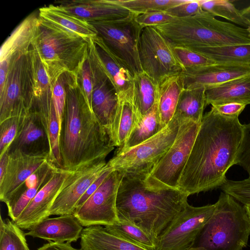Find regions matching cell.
Returning <instances> with one entry per match:
<instances>
[{
  "label": "cell",
  "mask_w": 250,
  "mask_h": 250,
  "mask_svg": "<svg viewBox=\"0 0 250 250\" xmlns=\"http://www.w3.org/2000/svg\"><path fill=\"white\" fill-rule=\"evenodd\" d=\"M242 136L238 117L222 115L211 107L203 115L178 189L189 196L220 188L235 165Z\"/></svg>",
  "instance_id": "cell-1"
},
{
  "label": "cell",
  "mask_w": 250,
  "mask_h": 250,
  "mask_svg": "<svg viewBox=\"0 0 250 250\" xmlns=\"http://www.w3.org/2000/svg\"><path fill=\"white\" fill-rule=\"evenodd\" d=\"M66 101L60 133L62 168L74 171L105 161L114 146L78 85L76 75L69 73Z\"/></svg>",
  "instance_id": "cell-2"
},
{
  "label": "cell",
  "mask_w": 250,
  "mask_h": 250,
  "mask_svg": "<svg viewBox=\"0 0 250 250\" xmlns=\"http://www.w3.org/2000/svg\"><path fill=\"white\" fill-rule=\"evenodd\" d=\"M145 176L123 175L117 191L119 220L131 223L156 242L175 217L185 208L188 196L178 189H151Z\"/></svg>",
  "instance_id": "cell-3"
},
{
  "label": "cell",
  "mask_w": 250,
  "mask_h": 250,
  "mask_svg": "<svg viewBox=\"0 0 250 250\" xmlns=\"http://www.w3.org/2000/svg\"><path fill=\"white\" fill-rule=\"evenodd\" d=\"M154 27L173 46L188 49L250 43L247 28L217 20L204 11Z\"/></svg>",
  "instance_id": "cell-4"
},
{
  "label": "cell",
  "mask_w": 250,
  "mask_h": 250,
  "mask_svg": "<svg viewBox=\"0 0 250 250\" xmlns=\"http://www.w3.org/2000/svg\"><path fill=\"white\" fill-rule=\"evenodd\" d=\"M39 18L32 45L40 56L53 86L62 74H77L87 55L88 40Z\"/></svg>",
  "instance_id": "cell-5"
},
{
  "label": "cell",
  "mask_w": 250,
  "mask_h": 250,
  "mask_svg": "<svg viewBox=\"0 0 250 250\" xmlns=\"http://www.w3.org/2000/svg\"><path fill=\"white\" fill-rule=\"evenodd\" d=\"M215 204L190 250H243L250 235V220L244 206L224 192Z\"/></svg>",
  "instance_id": "cell-6"
},
{
  "label": "cell",
  "mask_w": 250,
  "mask_h": 250,
  "mask_svg": "<svg viewBox=\"0 0 250 250\" xmlns=\"http://www.w3.org/2000/svg\"><path fill=\"white\" fill-rule=\"evenodd\" d=\"M180 123L173 117L157 134L130 149L116 151L107 164L122 175H141L146 177L173 144Z\"/></svg>",
  "instance_id": "cell-7"
},
{
  "label": "cell",
  "mask_w": 250,
  "mask_h": 250,
  "mask_svg": "<svg viewBox=\"0 0 250 250\" xmlns=\"http://www.w3.org/2000/svg\"><path fill=\"white\" fill-rule=\"evenodd\" d=\"M201 123H180L177 136L169 149L145 178L151 189H178L179 181L188 161Z\"/></svg>",
  "instance_id": "cell-8"
},
{
  "label": "cell",
  "mask_w": 250,
  "mask_h": 250,
  "mask_svg": "<svg viewBox=\"0 0 250 250\" xmlns=\"http://www.w3.org/2000/svg\"><path fill=\"white\" fill-rule=\"evenodd\" d=\"M29 50L16 54L10 61L4 85L0 89V123L12 117H25L32 109L34 97Z\"/></svg>",
  "instance_id": "cell-9"
},
{
  "label": "cell",
  "mask_w": 250,
  "mask_h": 250,
  "mask_svg": "<svg viewBox=\"0 0 250 250\" xmlns=\"http://www.w3.org/2000/svg\"><path fill=\"white\" fill-rule=\"evenodd\" d=\"M143 71L157 86L163 80L186 69L173 51V45L155 27H144L139 42Z\"/></svg>",
  "instance_id": "cell-10"
},
{
  "label": "cell",
  "mask_w": 250,
  "mask_h": 250,
  "mask_svg": "<svg viewBox=\"0 0 250 250\" xmlns=\"http://www.w3.org/2000/svg\"><path fill=\"white\" fill-rule=\"evenodd\" d=\"M135 16L133 14L120 20L91 23L98 35L134 77L143 72L138 49L143 28L135 21Z\"/></svg>",
  "instance_id": "cell-11"
},
{
  "label": "cell",
  "mask_w": 250,
  "mask_h": 250,
  "mask_svg": "<svg viewBox=\"0 0 250 250\" xmlns=\"http://www.w3.org/2000/svg\"><path fill=\"white\" fill-rule=\"evenodd\" d=\"M215 208V204L197 207L188 202L157 238L155 250H190Z\"/></svg>",
  "instance_id": "cell-12"
},
{
  "label": "cell",
  "mask_w": 250,
  "mask_h": 250,
  "mask_svg": "<svg viewBox=\"0 0 250 250\" xmlns=\"http://www.w3.org/2000/svg\"><path fill=\"white\" fill-rule=\"evenodd\" d=\"M122 176L113 170L88 199L75 209L73 214L83 227L105 226L119 221L116 203Z\"/></svg>",
  "instance_id": "cell-13"
},
{
  "label": "cell",
  "mask_w": 250,
  "mask_h": 250,
  "mask_svg": "<svg viewBox=\"0 0 250 250\" xmlns=\"http://www.w3.org/2000/svg\"><path fill=\"white\" fill-rule=\"evenodd\" d=\"M72 171L56 167L47 182L14 221L15 223L23 230H29L48 218L54 202L67 185Z\"/></svg>",
  "instance_id": "cell-14"
},
{
  "label": "cell",
  "mask_w": 250,
  "mask_h": 250,
  "mask_svg": "<svg viewBox=\"0 0 250 250\" xmlns=\"http://www.w3.org/2000/svg\"><path fill=\"white\" fill-rule=\"evenodd\" d=\"M89 57L104 73L118 98L133 97L134 76L98 35L88 40Z\"/></svg>",
  "instance_id": "cell-15"
},
{
  "label": "cell",
  "mask_w": 250,
  "mask_h": 250,
  "mask_svg": "<svg viewBox=\"0 0 250 250\" xmlns=\"http://www.w3.org/2000/svg\"><path fill=\"white\" fill-rule=\"evenodd\" d=\"M107 166L105 161L81 167L73 171L67 185L54 202L49 215L73 214L77 204L90 186L100 176Z\"/></svg>",
  "instance_id": "cell-16"
},
{
  "label": "cell",
  "mask_w": 250,
  "mask_h": 250,
  "mask_svg": "<svg viewBox=\"0 0 250 250\" xmlns=\"http://www.w3.org/2000/svg\"><path fill=\"white\" fill-rule=\"evenodd\" d=\"M89 58L92 67L93 79L92 111L110 139L112 127L118 107V97L104 73Z\"/></svg>",
  "instance_id": "cell-17"
},
{
  "label": "cell",
  "mask_w": 250,
  "mask_h": 250,
  "mask_svg": "<svg viewBox=\"0 0 250 250\" xmlns=\"http://www.w3.org/2000/svg\"><path fill=\"white\" fill-rule=\"evenodd\" d=\"M185 89L209 88L250 75V65L215 63L181 74Z\"/></svg>",
  "instance_id": "cell-18"
},
{
  "label": "cell",
  "mask_w": 250,
  "mask_h": 250,
  "mask_svg": "<svg viewBox=\"0 0 250 250\" xmlns=\"http://www.w3.org/2000/svg\"><path fill=\"white\" fill-rule=\"evenodd\" d=\"M55 5L90 23L120 20L134 14L115 0H72L59 1Z\"/></svg>",
  "instance_id": "cell-19"
},
{
  "label": "cell",
  "mask_w": 250,
  "mask_h": 250,
  "mask_svg": "<svg viewBox=\"0 0 250 250\" xmlns=\"http://www.w3.org/2000/svg\"><path fill=\"white\" fill-rule=\"evenodd\" d=\"M13 152L30 156H47L49 158L48 134L39 116L33 110L25 117L18 134L7 150L8 153Z\"/></svg>",
  "instance_id": "cell-20"
},
{
  "label": "cell",
  "mask_w": 250,
  "mask_h": 250,
  "mask_svg": "<svg viewBox=\"0 0 250 250\" xmlns=\"http://www.w3.org/2000/svg\"><path fill=\"white\" fill-rule=\"evenodd\" d=\"M8 154L7 170L0 181V200L5 203L33 173L49 160L47 156H30L17 152Z\"/></svg>",
  "instance_id": "cell-21"
},
{
  "label": "cell",
  "mask_w": 250,
  "mask_h": 250,
  "mask_svg": "<svg viewBox=\"0 0 250 250\" xmlns=\"http://www.w3.org/2000/svg\"><path fill=\"white\" fill-rule=\"evenodd\" d=\"M39 14L27 16L2 43L0 50V89L4 85L11 59L16 54L30 49L35 36Z\"/></svg>",
  "instance_id": "cell-22"
},
{
  "label": "cell",
  "mask_w": 250,
  "mask_h": 250,
  "mask_svg": "<svg viewBox=\"0 0 250 250\" xmlns=\"http://www.w3.org/2000/svg\"><path fill=\"white\" fill-rule=\"evenodd\" d=\"M83 226L73 215L47 218L25 233L26 236L55 243L76 242L80 238Z\"/></svg>",
  "instance_id": "cell-23"
},
{
  "label": "cell",
  "mask_w": 250,
  "mask_h": 250,
  "mask_svg": "<svg viewBox=\"0 0 250 250\" xmlns=\"http://www.w3.org/2000/svg\"><path fill=\"white\" fill-rule=\"evenodd\" d=\"M56 166L49 160L33 173L5 203L9 216L14 221L51 177Z\"/></svg>",
  "instance_id": "cell-24"
},
{
  "label": "cell",
  "mask_w": 250,
  "mask_h": 250,
  "mask_svg": "<svg viewBox=\"0 0 250 250\" xmlns=\"http://www.w3.org/2000/svg\"><path fill=\"white\" fill-rule=\"evenodd\" d=\"M206 106L229 103L250 104V75L206 88Z\"/></svg>",
  "instance_id": "cell-25"
},
{
  "label": "cell",
  "mask_w": 250,
  "mask_h": 250,
  "mask_svg": "<svg viewBox=\"0 0 250 250\" xmlns=\"http://www.w3.org/2000/svg\"><path fill=\"white\" fill-rule=\"evenodd\" d=\"M34 97L32 109L43 110L53 104V86L46 69L35 48L31 45L28 52Z\"/></svg>",
  "instance_id": "cell-26"
},
{
  "label": "cell",
  "mask_w": 250,
  "mask_h": 250,
  "mask_svg": "<svg viewBox=\"0 0 250 250\" xmlns=\"http://www.w3.org/2000/svg\"><path fill=\"white\" fill-rule=\"evenodd\" d=\"M181 74L168 77L157 86V106L160 125L164 128L172 119L184 89Z\"/></svg>",
  "instance_id": "cell-27"
},
{
  "label": "cell",
  "mask_w": 250,
  "mask_h": 250,
  "mask_svg": "<svg viewBox=\"0 0 250 250\" xmlns=\"http://www.w3.org/2000/svg\"><path fill=\"white\" fill-rule=\"evenodd\" d=\"M80 239L82 250H147L109 233L101 225L85 227Z\"/></svg>",
  "instance_id": "cell-28"
},
{
  "label": "cell",
  "mask_w": 250,
  "mask_h": 250,
  "mask_svg": "<svg viewBox=\"0 0 250 250\" xmlns=\"http://www.w3.org/2000/svg\"><path fill=\"white\" fill-rule=\"evenodd\" d=\"M39 17L56 24L87 40L98 34L92 24L83 18L61 10L55 4H50L39 9Z\"/></svg>",
  "instance_id": "cell-29"
},
{
  "label": "cell",
  "mask_w": 250,
  "mask_h": 250,
  "mask_svg": "<svg viewBox=\"0 0 250 250\" xmlns=\"http://www.w3.org/2000/svg\"><path fill=\"white\" fill-rule=\"evenodd\" d=\"M119 104L116 117L112 127L110 140L112 145L122 148L133 130L138 116L132 98H118Z\"/></svg>",
  "instance_id": "cell-30"
},
{
  "label": "cell",
  "mask_w": 250,
  "mask_h": 250,
  "mask_svg": "<svg viewBox=\"0 0 250 250\" xmlns=\"http://www.w3.org/2000/svg\"><path fill=\"white\" fill-rule=\"evenodd\" d=\"M206 88L184 89L181 93L173 117L180 123L192 121L201 123L206 107Z\"/></svg>",
  "instance_id": "cell-31"
},
{
  "label": "cell",
  "mask_w": 250,
  "mask_h": 250,
  "mask_svg": "<svg viewBox=\"0 0 250 250\" xmlns=\"http://www.w3.org/2000/svg\"><path fill=\"white\" fill-rule=\"evenodd\" d=\"M216 63L250 65V43L189 49Z\"/></svg>",
  "instance_id": "cell-32"
},
{
  "label": "cell",
  "mask_w": 250,
  "mask_h": 250,
  "mask_svg": "<svg viewBox=\"0 0 250 250\" xmlns=\"http://www.w3.org/2000/svg\"><path fill=\"white\" fill-rule=\"evenodd\" d=\"M132 101L138 119L148 113L157 104V86L144 72L134 77Z\"/></svg>",
  "instance_id": "cell-33"
},
{
  "label": "cell",
  "mask_w": 250,
  "mask_h": 250,
  "mask_svg": "<svg viewBox=\"0 0 250 250\" xmlns=\"http://www.w3.org/2000/svg\"><path fill=\"white\" fill-rule=\"evenodd\" d=\"M162 129L156 104L148 113L138 119L126 143L122 148H118L117 151H125L138 146L154 136Z\"/></svg>",
  "instance_id": "cell-34"
},
{
  "label": "cell",
  "mask_w": 250,
  "mask_h": 250,
  "mask_svg": "<svg viewBox=\"0 0 250 250\" xmlns=\"http://www.w3.org/2000/svg\"><path fill=\"white\" fill-rule=\"evenodd\" d=\"M109 233L147 250H155L156 243L149 235L136 225L119 220L113 225L105 226Z\"/></svg>",
  "instance_id": "cell-35"
},
{
  "label": "cell",
  "mask_w": 250,
  "mask_h": 250,
  "mask_svg": "<svg viewBox=\"0 0 250 250\" xmlns=\"http://www.w3.org/2000/svg\"><path fill=\"white\" fill-rule=\"evenodd\" d=\"M198 0L202 10L214 17L223 18L245 28L250 25V21L243 16L241 11L237 9L230 0Z\"/></svg>",
  "instance_id": "cell-36"
},
{
  "label": "cell",
  "mask_w": 250,
  "mask_h": 250,
  "mask_svg": "<svg viewBox=\"0 0 250 250\" xmlns=\"http://www.w3.org/2000/svg\"><path fill=\"white\" fill-rule=\"evenodd\" d=\"M25 234L13 221L0 217V250H30Z\"/></svg>",
  "instance_id": "cell-37"
},
{
  "label": "cell",
  "mask_w": 250,
  "mask_h": 250,
  "mask_svg": "<svg viewBox=\"0 0 250 250\" xmlns=\"http://www.w3.org/2000/svg\"><path fill=\"white\" fill-rule=\"evenodd\" d=\"M136 15L147 12L166 11L186 0H115Z\"/></svg>",
  "instance_id": "cell-38"
},
{
  "label": "cell",
  "mask_w": 250,
  "mask_h": 250,
  "mask_svg": "<svg viewBox=\"0 0 250 250\" xmlns=\"http://www.w3.org/2000/svg\"><path fill=\"white\" fill-rule=\"evenodd\" d=\"M25 117L7 119L0 123V156L6 152L18 134Z\"/></svg>",
  "instance_id": "cell-39"
},
{
  "label": "cell",
  "mask_w": 250,
  "mask_h": 250,
  "mask_svg": "<svg viewBox=\"0 0 250 250\" xmlns=\"http://www.w3.org/2000/svg\"><path fill=\"white\" fill-rule=\"evenodd\" d=\"M76 77L79 87L86 103L92 111L93 71L88 53L77 73Z\"/></svg>",
  "instance_id": "cell-40"
},
{
  "label": "cell",
  "mask_w": 250,
  "mask_h": 250,
  "mask_svg": "<svg viewBox=\"0 0 250 250\" xmlns=\"http://www.w3.org/2000/svg\"><path fill=\"white\" fill-rule=\"evenodd\" d=\"M220 188L243 205H250V178L239 181L227 179Z\"/></svg>",
  "instance_id": "cell-41"
},
{
  "label": "cell",
  "mask_w": 250,
  "mask_h": 250,
  "mask_svg": "<svg viewBox=\"0 0 250 250\" xmlns=\"http://www.w3.org/2000/svg\"><path fill=\"white\" fill-rule=\"evenodd\" d=\"M173 48L178 60L186 70L216 63L212 60L188 48L173 45Z\"/></svg>",
  "instance_id": "cell-42"
},
{
  "label": "cell",
  "mask_w": 250,
  "mask_h": 250,
  "mask_svg": "<svg viewBox=\"0 0 250 250\" xmlns=\"http://www.w3.org/2000/svg\"><path fill=\"white\" fill-rule=\"evenodd\" d=\"M69 73L62 74L53 85L52 99L59 121L60 133L66 101L65 85Z\"/></svg>",
  "instance_id": "cell-43"
},
{
  "label": "cell",
  "mask_w": 250,
  "mask_h": 250,
  "mask_svg": "<svg viewBox=\"0 0 250 250\" xmlns=\"http://www.w3.org/2000/svg\"><path fill=\"white\" fill-rule=\"evenodd\" d=\"M235 165H239L246 171L250 178V123L242 125V136Z\"/></svg>",
  "instance_id": "cell-44"
},
{
  "label": "cell",
  "mask_w": 250,
  "mask_h": 250,
  "mask_svg": "<svg viewBox=\"0 0 250 250\" xmlns=\"http://www.w3.org/2000/svg\"><path fill=\"white\" fill-rule=\"evenodd\" d=\"M175 18L166 11L145 13L136 15L135 21L143 28L148 26H156L171 21Z\"/></svg>",
  "instance_id": "cell-45"
},
{
  "label": "cell",
  "mask_w": 250,
  "mask_h": 250,
  "mask_svg": "<svg viewBox=\"0 0 250 250\" xmlns=\"http://www.w3.org/2000/svg\"><path fill=\"white\" fill-rule=\"evenodd\" d=\"M203 11L198 0H186L168 9L167 12L175 18H181L192 16Z\"/></svg>",
  "instance_id": "cell-46"
},
{
  "label": "cell",
  "mask_w": 250,
  "mask_h": 250,
  "mask_svg": "<svg viewBox=\"0 0 250 250\" xmlns=\"http://www.w3.org/2000/svg\"><path fill=\"white\" fill-rule=\"evenodd\" d=\"M113 170V168L107 163V166L104 170L90 186L84 194L79 200L77 204L76 208L82 206L88 199V198L98 189L104 180Z\"/></svg>",
  "instance_id": "cell-47"
},
{
  "label": "cell",
  "mask_w": 250,
  "mask_h": 250,
  "mask_svg": "<svg viewBox=\"0 0 250 250\" xmlns=\"http://www.w3.org/2000/svg\"><path fill=\"white\" fill-rule=\"evenodd\" d=\"M246 106L241 104L229 103L212 105L211 107L222 115L229 117H239Z\"/></svg>",
  "instance_id": "cell-48"
},
{
  "label": "cell",
  "mask_w": 250,
  "mask_h": 250,
  "mask_svg": "<svg viewBox=\"0 0 250 250\" xmlns=\"http://www.w3.org/2000/svg\"><path fill=\"white\" fill-rule=\"evenodd\" d=\"M37 250H82L73 248L70 242L55 243L50 242L44 244Z\"/></svg>",
  "instance_id": "cell-49"
},
{
  "label": "cell",
  "mask_w": 250,
  "mask_h": 250,
  "mask_svg": "<svg viewBox=\"0 0 250 250\" xmlns=\"http://www.w3.org/2000/svg\"><path fill=\"white\" fill-rule=\"evenodd\" d=\"M9 155L7 151L0 156V181L4 178L8 167Z\"/></svg>",
  "instance_id": "cell-50"
},
{
  "label": "cell",
  "mask_w": 250,
  "mask_h": 250,
  "mask_svg": "<svg viewBox=\"0 0 250 250\" xmlns=\"http://www.w3.org/2000/svg\"><path fill=\"white\" fill-rule=\"evenodd\" d=\"M243 16L250 21V5L241 10Z\"/></svg>",
  "instance_id": "cell-51"
},
{
  "label": "cell",
  "mask_w": 250,
  "mask_h": 250,
  "mask_svg": "<svg viewBox=\"0 0 250 250\" xmlns=\"http://www.w3.org/2000/svg\"><path fill=\"white\" fill-rule=\"evenodd\" d=\"M245 208L246 210V212L247 213V214L249 217V219L250 220V205H244Z\"/></svg>",
  "instance_id": "cell-52"
},
{
  "label": "cell",
  "mask_w": 250,
  "mask_h": 250,
  "mask_svg": "<svg viewBox=\"0 0 250 250\" xmlns=\"http://www.w3.org/2000/svg\"><path fill=\"white\" fill-rule=\"evenodd\" d=\"M247 29L249 33V37L250 38V25L248 28H247Z\"/></svg>",
  "instance_id": "cell-53"
}]
</instances>
